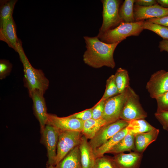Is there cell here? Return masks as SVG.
<instances>
[{"label":"cell","instance_id":"28","mask_svg":"<svg viewBox=\"0 0 168 168\" xmlns=\"http://www.w3.org/2000/svg\"><path fill=\"white\" fill-rule=\"evenodd\" d=\"M93 168H116L112 157L104 156L96 159Z\"/></svg>","mask_w":168,"mask_h":168},{"label":"cell","instance_id":"17","mask_svg":"<svg viewBox=\"0 0 168 168\" xmlns=\"http://www.w3.org/2000/svg\"><path fill=\"white\" fill-rule=\"evenodd\" d=\"M159 133V130L155 128L150 132L135 135L134 151L142 154L151 143L156 140Z\"/></svg>","mask_w":168,"mask_h":168},{"label":"cell","instance_id":"22","mask_svg":"<svg viewBox=\"0 0 168 168\" xmlns=\"http://www.w3.org/2000/svg\"><path fill=\"white\" fill-rule=\"evenodd\" d=\"M128 122L126 127L128 133L134 136L138 134L150 132L156 128L143 119L133 120Z\"/></svg>","mask_w":168,"mask_h":168},{"label":"cell","instance_id":"38","mask_svg":"<svg viewBox=\"0 0 168 168\" xmlns=\"http://www.w3.org/2000/svg\"><path fill=\"white\" fill-rule=\"evenodd\" d=\"M47 168H55V167L54 166L50 165L48 166Z\"/></svg>","mask_w":168,"mask_h":168},{"label":"cell","instance_id":"19","mask_svg":"<svg viewBox=\"0 0 168 168\" xmlns=\"http://www.w3.org/2000/svg\"><path fill=\"white\" fill-rule=\"evenodd\" d=\"M128 133L126 127L116 133L106 142L93 151L96 159L103 156L115 145L122 140Z\"/></svg>","mask_w":168,"mask_h":168},{"label":"cell","instance_id":"16","mask_svg":"<svg viewBox=\"0 0 168 168\" xmlns=\"http://www.w3.org/2000/svg\"><path fill=\"white\" fill-rule=\"evenodd\" d=\"M81 168H93L96 158L93 148L82 135L79 145Z\"/></svg>","mask_w":168,"mask_h":168},{"label":"cell","instance_id":"5","mask_svg":"<svg viewBox=\"0 0 168 168\" xmlns=\"http://www.w3.org/2000/svg\"><path fill=\"white\" fill-rule=\"evenodd\" d=\"M103 22L98 34H101L109 30L118 26L122 22L119 14L122 1L102 0Z\"/></svg>","mask_w":168,"mask_h":168},{"label":"cell","instance_id":"25","mask_svg":"<svg viewBox=\"0 0 168 168\" xmlns=\"http://www.w3.org/2000/svg\"><path fill=\"white\" fill-rule=\"evenodd\" d=\"M119 94L124 92L129 86V77L127 71L121 68H118L114 75Z\"/></svg>","mask_w":168,"mask_h":168},{"label":"cell","instance_id":"3","mask_svg":"<svg viewBox=\"0 0 168 168\" xmlns=\"http://www.w3.org/2000/svg\"><path fill=\"white\" fill-rule=\"evenodd\" d=\"M144 20L132 23L122 22L115 28L97 36L102 42L109 44L120 43L127 37L138 36L143 30Z\"/></svg>","mask_w":168,"mask_h":168},{"label":"cell","instance_id":"30","mask_svg":"<svg viewBox=\"0 0 168 168\" xmlns=\"http://www.w3.org/2000/svg\"><path fill=\"white\" fill-rule=\"evenodd\" d=\"M12 65L7 60L1 59L0 60V79H5L8 76L12 71Z\"/></svg>","mask_w":168,"mask_h":168},{"label":"cell","instance_id":"9","mask_svg":"<svg viewBox=\"0 0 168 168\" xmlns=\"http://www.w3.org/2000/svg\"><path fill=\"white\" fill-rule=\"evenodd\" d=\"M146 88L150 97L156 99L168 91V71H158L151 76Z\"/></svg>","mask_w":168,"mask_h":168},{"label":"cell","instance_id":"20","mask_svg":"<svg viewBox=\"0 0 168 168\" xmlns=\"http://www.w3.org/2000/svg\"><path fill=\"white\" fill-rule=\"evenodd\" d=\"M107 124L104 119H91L84 121L82 133L87 139H91L103 126Z\"/></svg>","mask_w":168,"mask_h":168},{"label":"cell","instance_id":"7","mask_svg":"<svg viewBox=\"0 0 168 168\" xmlns=\"http://www.w3.org/2000/svg\"><path fill=\"white\" fill-rule=\"evenodd\" d=\"M128 122L119 119L102 127L95 136L89 142L93 151L101 146L116 133L126 128Z\"/></svg>","mask_w":168,"mask_h":168},{"label":"cell","instance_id":"23","mask_svg":"<svg viewBox=\"0 0 168 168\" xmlns=\"http://www.w3.org/2000/svg\"><path fill=\"white\" fill-rule=\"evenodd\" d=\"M134 2V0H125L120 7L119 14L122 22H135L133 13Z\"/></svg>","mask_w":168,"mask_h":168},{"label":"cell","instance_id":"34","mask_svg":"<svg viewBox=\"0 0 168 168\" xmlns=\"http://www.w3.org/2000/svg\"><path fill=\"white\" fill-rule=\"evenodd\" d=\"M146 21L168 27V15L161 18H151Z\"/></svg>","mask_w":168,"mask_h":168},{"label":"cell","instance_id":"36","mask_svg":"<svg viewBox=\"0 0 168 168\" xmlns=\"http://www.w3.org/2000/svg\"><path fill=\"white\" fill-rule=\"evenodd\" d=\"M158 47L161 52L165 51L168 53V40H163L160 41Z\"/></svg>","mask_w":168,"mask_h":168},{"label":"cell","instance_id":"11","mask_svg":"<svg viewBox=\"0 0 168 168\" xmlns=\"http://www.w3.org/2000/svg\"><path fill=\"white\" fill-rule=\"evenodd\" d=\"M84 121L70 117H59L56 115L48 114L46 124L51 125L59 131H76L82 132Z\"/></svg>","mask_w":168,"mask_h":168},{"label":"cell","instance_id":"15","mask_svg":"<svg viewBox=\"0 0 168 168\" xmlns=\"http://www.w3.org/2000/svg\"><path fill=\"white\" fill-rule=\"evenodd\" d=\"M142 154L134 151L115 154L112 159L116 168H139Z\"/></svg>","mask_w":168,"mask_h":168},{"label":"cell","instance_id":"2","mask_svg":"<svg viewBox=\"0 0 168 168\" xmlns=\"http://www.w3.org/2000/svg\"><path fill=\"white\" fill-rule=\"evenodd\" d=\"M17 52L23 65L24 86L27 89L29 94L35 91L44 93L49 87V81L41 70L34 68L30 64L25 54L21 41L17 45Z\"/></svg>","mask_w":168,"mask_h":168},{"label":"cell","instance_id":"18","mask_svg":"<svg viewBox=\"0 0 168 168\" xmlns=\"http://www.w3.org/2000/svg\"><path fill=\"white\" fill-rule=\"evenodd\" d=\"M55 168H81L79 145L75 147L58 164Z\"/></svg>","mask_w":168,"mask_h":168},{"label":"cell","instance_id":"26","mask_svg":"<svg viewBox=\"0 0 168 168\" xmlns=\"http://www.w3.org/2000/svg\"><path fill=\"white\" fill-rule=\"evenodd\" d=\"M142 27L143 30H148L155 33L163 40H168V26L144 21Z\"/></svg>","mask_w":168,"mask_h":168},{"label":"cell","instance_id":"27","mask_svg":"<svg viewBox=\"0 0 168 168\" xmlns=\"http://www.w3.org/2000/svg\"><path fill=\"white\" fill-rule=\"evenodd\" d=\"M119 94L114 75H112L107 80L106 88L101 99L106 100Z\"/></svg>","mask_w":168,"mask_h":168},{"label":"cell","instance_id":"31","mask_svg":"<svg viewBox=\"0 0 168 168\" xmlns=\"http://www.w3.org/2000/svg\"><path fill=\"white\" fill-rule=\"evenodd\" d=\"M156 99L157 103L156 112L168 111V91Z\"/></svg>","mask_w":168,"mask_h":168},{"label":"cell","instance_id":"39","mask_svg":"<svg viewBox=\"0 0 168 168\" xmlns=\"http://www.w3.org/2000/svg\"><path fill=\"white\" fill-rule=\"evenodd\" d=\"M168 132V126L166 128L165 130Z\"/></svg>","mask_w":168,"mask_h":168},{"label":"cell","instance_id":"33","mask_svg":"<svg viewBox=\"0 0 168 168\" xmlns=\"http://www.w3.org/2000/svg\"><path fill=\"white\" fill-rule=\"evenodd\" d=\"M155 116L162 126L164 129L168 126V111L156 112Z\"/></svg>","mask_w":168,"mask_h":168},{"label":"cell","instance_id":"29","mask_svg":"<svg viewBox=\"0 0 168 168\" xmlns=\"http://www.w3.org/2000/svg\"><path fill=\"white\" fill-rule=\"evenodd\" d=\"M105 100L102 99L92 108V119H102Z\"/></svg>","mask_w":168,"mask_h":168},{"label":"cell","instance_id":"32","mask_svg":"<svg viewBox=\"0 0 168 168\" xmlns=\"http://www.w3.org/2000/svg\"><path fill=\"white\" fill-rule=\"evenodd\" d=\"M92 109H87L79 112L75 113L69 116L83 121L92 118Z\"/></svg>","mask_w":168,"mask_h":168},{"label":"cell","instance_id":"21","mask_svg":"<svg viewBox=\"0 0 168 168\" xmlns=\"http://www.w3.org/2000/svg\"><path fill=\"white\" fill-rule=\"evenodd\" d=\"M135 136L128 133L108 153L117 154L126 151H135Z\"/></svg>","mask_w":168,"mask_h":168},{"label":"cell","instance_id":"6","mask_svg":"<svg viewBox=\"0 0 168 168\" xmlns=\"http://www.w3.org/2000/svg\"><path fill=\"white\" fill-rule=\"evenodd\" d=\"M82 135L76 131H59L55 165L75 147L79 145Z\"/></svg>","mask_w":168,"mask_h":168},{"label":"cell","instance_id":"4","mask_svg":"<svg viewBox=\"0 0 168 168\" xmlns=\"http://www.w3.org/2000/svg\"><path fill=\"white\" fill-rule=\"evenodd\" d=\"M126 92L119 119L128 122L134 120L144 119L147 116V113L140 103L138 96L130 86L127 88Z\"/></svg>","mask_w":168,"mask_h":168},{"label":"cell","instance_id":"1","mask_svg":"<svg viewBox=\"0 0 168 168\" xmlns=\"http://www.w3.org/2000/svg\"><path fill=\"white\" fill-rule=\"evenodd\" d=\"M86 49L83 55V60L88 65L95 68L106 66L111 68L115 65L113 55L119 43L109 44L101 41L97 36L83 37Z\"/></svg>","mask_w":168,"mask_h":168},{"label":"cell","instance_id":"37","mask_svg":"<svg viewBox=\"0 0 168 168\" xmlns=\"http://www.w3.org/2000/svg\"><path fill=\"white\" fill-rule=\"evenodd\" d=\"M157 3L161 7L168 8V0H157Z\"/></svg>","mask_w":168,"mask_h":168},{"label":"cell","instance_id":"8","mask_svg":"<svg viewBox=\"0 0 168 168\" xmlns=\"http://www.w3.org/2000/svg\"><path fill=\"white\" fill-rule=\"evenodd\" d=\"M126 89L124 92L105 100L102 119L105 120L107 124L119 119L126 96Z\"/></svg>","mask_w":168,"mask_h":168},{"label":"cell","instance_id":"10","mask_svg":"<svg viewBox=\"0 0 168 168\" xmlns=\"http://www.w3.org/2000/svg\"><path fill=\"white\" fill-rule=\"evenodd\" d=\"M48 153V165H55L59 131L55 127L46 124L41 133Z\"/></svg>","mask_w":168,"mask_h":168},{"label":"cell","instance_id":"35","mask_svg":"<svg viewBox=\"0 0 168 168\" xmlns=\"http://www.w3.org/2000/svg\"><path fill=\"white\" fill-rule=\"evenodd\" d=\"M135 4L143 7H148L158 4L155 0H135Z\"/></svg>","mask_w":168,"mask_h":168},{"label":"cell","instance_id":"13","mask_svg":"<svg viewBox=\"0 0 168 168\" xmlns=\"http://www.w3.org/2000/svg\"><path fill=\"white\" fill-rule=\"evenodd\" d=\"M44 94L39 91H35L29 94L32 100L34 114L40 123L41 133L44 130L48 120V113L44 96Z\"/></svg>","mask_w":168,"mask_h":168},{"label":"cell","instance_id":"12","mask_svg":"<svg viewBox=\"0 0 168 168\" xmlns=\"http://www.w3.org/2000/svg\"><path fill=\"white\" fill-rule=\"evenodd\" d=\"M133 13L135 21L138 22L168 15V8H164L158 4L148 7L134 4Z\"/></svg>","mask_w":168,"mask_h":168},{"label":"cell","instance_id":"14","mask_svg":"<svg viewBox=\"0 0 168 168\" xmlns=\"http://www.w3.org/2000/svg\"><path fill=\"white\" fill-rule=\"evenodd\" d=\"M0 40L17 52V46L21 41L17 37L16 27L12 16L0 26Z\"/></svg>","mask_w":168,"mask_h":168},{"label":"cell","instance_id":"24","mask_svg":"<svg viewBox=\"0 0 168 168\" xmlns=\"http://www.w3.org/2000/svg\"><path fill=\"white\" fill-rule=\"evenodd\" d=\"M17 0H1L0 1V26L12 16L15 6Z\"/></svg>","mask_w":168,"mask_h":168}]
</instances>
